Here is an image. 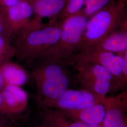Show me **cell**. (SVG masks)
<instances>
[{
  "label": "cell",
  "mask_w": 127,
  "mask_h": 127,
  "mask_svg": "<svg viewBox=\"0 0 127 127\" xmlns=\"http://www.w3.org/2000/svg\"><path fill=\"white\" fill-rule=\"evenodd\" d=\"M68 64L65 61L52 58H39L29 64L41 106L50 104L69 89Z\"/></svg>",
  "instance_id": "1"
},
{
  "label": "cell",
  "mask_w": 127,
  "mask_h": 127,
  "mask_svg": "<svg viewBox=\"0 0 127 127\" xmlns=\"http://www.w3.org/2000/svg\"><path fill=\"white\" fill-rule=\"evenodd\" d=\"M62 20L45 26L27 29L15 38V57L29 65L55 44L61 33Z\"/></svg>",
  "instance_id": "2"
},
{
  "label": "cell",
  "mask_w": 127,
  "mask_h": 127,
  "mask_svg": "<svg viewBox=\"0 0 127 127\" xmlns=\"http://www.w3.org/2000/svg\"><path fill=\"white\" fill-rule=\"evenodd\" d=\"M127 0H114L89 18L77 49L97 45L112 32L126 9Z\"/></svg>",
  "instance_id": "3"
},
{
  "label": "cell",
  "mask_w": 127,
  "mask_h": 127,
  "mask_svg": "<svg viewBox=\"0 0 127 127\" xmlns=\"http://www.w3.org/2000/svg\"><path fill=\"white\" fill-rule=\"evenodd\" d=\"M88 19L82 9L62 19L61 33L59 41L39 58H52L66 62L78 49Z\"/></svg>",
  "instance_id": "4"
},
{
  "label": "cell",
  "mask_w": 127,
  "mask_h": 127,
  "mask_svg": "<svg viewBox=\"0 0 127 127\" xmlns=\"http://www.w3.org/2000/svg\"><path fill=\"white\" fill-rule=\"evenodd\" d=\"M72 65L77 72V80L82 89L105 97L118 90L117 79L106 68L91 63H75Z\"/></svg>",
  "instance_id": "5"
},
{
  "label": "cell",
  "mask_w": 127,
  "mask_h": 127,
  "mask_svg": "<svg viewBox=\"0 0 127 127\" xmlns=\"http://www.w3.org/2000/svg\"><path fill=\"white\" fill-rule=\"evenodd\" d=\"M66 62L69 65L75 63H91L102 65L117 79L119 85L123 69V54L114 53L99 46H92L77 50Z\"/></svg>",
  "instance_id": "6"
},
{
  "label": "cell",
  "mask_w": 127,
  "mask_h": 127,
  "mask_svg": "<svg viewBox=\"0 0 127 127\" xmlns=\"http://www.w3.org/2000/svg\"><path fill=\"white\" fill-rule=\"evenodd\" d=\"M33 15L32 5L22 0L9 7L0 9V16L10 40H14L27 29Z\"/></svg>",
  "instance_id": "7"
},
{
  "label": "cell",
  "mask_w": 127,
  "mask_h": 127,
  "mask_svg": "<svg viewBox=\"0 0 127 127\" xmlns=\"http://www.w3.org/2000/svg\"><path fill=\"white\" fill-rule=\"evenodd\" d=\"M105 97L106 96L102 97L82 89H69L58 99L44 107L59 110H80L104 102Z\"/></svg>",
  "instance_id": "8"
},
{
  "label": "cell",
  "mask_w": 127,
  "mask_h": 127,
  "mask_svg": "<svg viewBox=\"0 0 127 127\" xmlns=\"http://www.w3.org/2000/svg\"><path fill=\"white\" fill-rule=\"evenodd\" d=\"M97 46L114 53L122 54L127 50V11L109 35Z\"/></svg>",
  "instance_id": "9"
},
{
  "label": "cell",
  "mask_w": 127,
  "mask_h": 127,
  "mask_svg": "<svg viewBox=\"0 0 127 127\" xmlns=\"http://www.w3.org/2000/svg\"><path fill=\"white\" fill-rule=\"evenodd\" d=\"M59 110L69 119L80 121L91 125H102L106 114L107 106L105 99L104 102L96 104L84 109Z\"/></svg>",
  "instance_id": "10"
},
{
  "label": "cell",
  "mask_w": 127,
  "mask_h": 127,
  "mask_svg": "<svg viewBox=\"0 0 127 127\" xmlns=\"http://www.w3.org/2000/svg\"><path fill=\"white\" fill-rule=\"evenodd\" d=\"M39 114L42 123L48 127H103L69 119L57 109L41 107Z\"/></svg>",
  "instance_id": "11"
},
{
  "label": "cell",
  "mask_w": 127,
  "mask_h": 127,
  "mask_svg": "<svg viewBox=\"0 0 127 127\" xmlns=\"http://www.w3.org/2000/svg\"><path fill=\"white\" fill-rule=\"evenodd\" d=\"M67 0H41L37 1L32 6L34 15L33 17L43 24L42 20L45 18H50L51 24L55 23L56 18L64 8Z\"/></svg>",
  "instance_id": "12"
},
{
  "label": "cell",
  "mask_w": 127,
  "mask_h": 127,
  "mask_svg": "<svg viewBox=\"0 0 127 127\" xmlns=\"http://www.w3.org/2000/svg\"><path fill=\"white\" fill-rule=\"evenodd\" d=\"M1 93L3 99L1 108L9 111H18L25 108L27 104V93L20 87L6 84Z\"/></svg>",
  "instance_id": "13"
},
{
  "label": "cell",
  "mask_w": 127,
  "mask_h": 127,
  "mask_svg": "<svg viewBox=\"0 0 127 127\" xmlns=\"http://www.w3.org/2000/svg\"><path fill=\"white\" fill-rule=\"evenodd\" d=\"M6 84L20 87L27 82L28 76L26 70L18 64L8 62L0 67Z\"/></svg>",
  "instance_id": "14"
},
{
  "label": "cell",
  "mask_w": 127,
  "mask_h": 127,
  "mask_svg": "<svg viewBox=\"0 0 127 127\" xmlns=\"http://www.w3.org/2000/svg\"><path fill=\"white\" fill-rule=\"evenodd\" d=\"M105 97L107 111L103 127H127V114L118 106L112 104Z\"/></svg>",
  "instance_id": "15"
},
{
  "label": "cell",
  "mask_w": 127,
  "mask_h": 127,
  "mask_svg": "<svg viewBox=\"0 0 127 127\" xmlns=\"http://www.w3.org/2000/svg\"><path fill=\"white\" fill-rule=\"evenodd\" d=\"M15 56V49L9 38L0 34V67Z\"/></svg>",
  "instance_id": "16"
},
{
  "label": "cell",
  "mask_w": 127,
  "mask_h": 127,
  "mask_svg": "<svg viewBox=\"0 0 127 127\" xmlns=\"http://www.w3.org/2000/svg\"><path fill=\"white\" fill-rule=\"evenodd\" d=\"M114 0H86L82 12L88 18L111 4Z\"/></svg>",
  "instance_id": "17"
},
{
  "label": "cell",
  "mask_w": 127,
  "mask_h": 127,
  "mask_svg": "<svg viewBox=\"0 0 127 127\" xmlns=\"http://www.w3.org/2000/svg\"><path fill=\"white\" fill-rule=\"evenodd\" d=\"M86 0H68L64 8L57 17L58 21L66 18L81 11Z\"/></svg>",
  "instance_id": "18"
},
{
  "label": "cell",
  "mask_w": 127,
  "mask_h": 127,
  "mask_svg": "<svg viewBox=\"0 0 127 127\" xmlns=\"http://www.w3.org/2000/svg\"><path fill=\"white\" fill-rule=\"evenodd\" d=\"M106 97L109 102L127 113V91L114 96Z\"/></svg>",
  "instance_id": "19"
},
{
  "label": "cell",
  "mask_w": 127,
  "mask_h": 127,
  "mask_svg": "<svg viewBox=\"0 0 127 127\" xmlns=\"http://www.w3.org/2000/svg\"><path fill=\"white\" fill-rule=\"evenodd\" d=\"M122 73L119 82V89L127 85V50L123 54Z\"/></svg>",
  "instance_id": "20"
},
{
  "label": "cell",
  "mask_w": 127,
  "mask_h": 127,
  "mask_svg": "<svg viewBox=\"0 0 127 127\" xmlns=\"http://www.w3.org/2000/svg\"><path fill=\"white\" fill-rule=\"evenodd\" d=\"M21 0H0V9H2L17 4Z\"/></svg>",
  "instance_id": "21"
},
{
  "label": "cell",
  "mask_w": 127,
  "mask_h": 127,
  "mask_svg": "<svg viewBox=\"0 0 127 127\" xmlns=\"http://www.w3.org/2000/svg\"><path fill=\"white\" fill-rule=\"evenodd\" d=\"M0 34L1 35H3L7 37L8 38H9V37H8L7 34L6 32L4 26V24L3 23L2 20L1 19V18L0 16ZM10 40V39H9ZM11 41V40H10Z\"/></svg>",
  "instance_id": "22"
},
{
  "label": "cell",
  "mask_w": 127,
  "mask_h": 127,
  "mask_svg": "<svg viewBox=\"0 0 127 127\" xmlns=\"http://www.w3.org/2000/svg\"><path fill=\"white\" fill-rule=\"evenodd\" d=\"M5 85H6V83L5 82L3 77L2 76V75L0 71V91H2V90L3 89Z\"/></svg>",
  "instance_id": "23"
},
{
  "label": "cell",
  "mask_w": 127,
  "mask_h": 127,
  "mask_svg": "<svg viewBox=\"0 0 127 127\" xmlns=\"http://www.w3.org/2000/svg\"><path fill=\"white\" fill-rule=\"evenodd\" d=\"M21 0L27 2L28 3H29L30 4H31L32 6L33 4L37 2V1L41 0Z\"/></svg>",
  "instance_id": "24"
},
{
  "label": "cell",
  "mask_w": 127,
  "mask_h": 127,
  "mask_svg": "<svg viewBox=\"0 0 127 127\" xmlns=\"http://www.w3.org/2000/svg\"><path fill=\"white\" fill-rule=\"evenodd\" d=\"M3 104V99H2V96L1 95V92H0V109L2 108Z\"/></svg>",
  "instance_id": "25"
},
{
  "label": "cell",
  "mask_w": 127,
  "mask_h": 127,
  "mask_svg": "<svg viewBox=\"0 0 127 127\" xmlns=\"http://www.w3.org/2000/svg\"><path fill=\"white\" fill-rule=\"evenodd\" d=\"M37 127H48L46 125H45L43 123H41V124H40L39 125H38Z\"/></svg>",
  "instance_id": "26"
}]
</instances>
